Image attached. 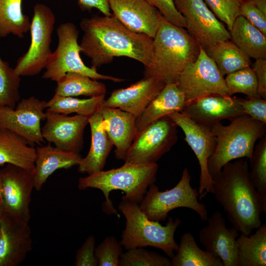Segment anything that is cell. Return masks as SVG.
<instances>
[{
	"label": "cell",
	"mask_w": 266,
	"mask_h": 266,
	"mask_svg": "<svg viewBox=\"0 0 266 266\" xmlns=\"http://www.w3.org/2000/svg\"><path fill=\"white\" fill-rule=\"evenodd\" d=\"M83 35L81 52L97 69L114 58L127 57L142 63L145 70L153 62V38L131 31L113 14L83 18L80 23Z\"/></svg>",
	"instance_id": "obj_1"
},
{
	"label": "cell",
	"mask_w": 266,
	"mask_h": 266,
	"mask_svg": "<svg viewBox=\"0 0 266 266\" xmlns=\"http://www.w3.org/2000/svg\"><path fill=\"white\" fill-rule=\"evenodd\" d=\"M213 194L223 207L232 227L246 235L261 225L262 213H266L264 201L254 186L246 160L228 162L212 178Z\"/></svg>",
	"instance_id": "obj_2"
},
{
	"label": "cell",
	"mask_w": 266,
	"mask_h": 266,
	"mask_svg": "<svg viewBox=\"0 0 266 266\" xmlns=\"http://www.w3.org/2000/svg\"><path fill=\"white\" fill-rule=\"evenodd\" d=\"M200 46L185 28L162 16L153 38V62L144 76H155L166 84L177 83L180 74L198 58Z\"/></svg>",
	"instance_id": "obj_3"
},
{
	"label": "cell",
	"mask_w": 266,
	"mask_h": 266,
	"mask_svg": "<svg viewBox=\"0 0 266 266\" xmlns=\"http://www.w3.org/2000/svg\"><path fill=\"white\" fill-rule=\"evenodd\" d=\"M158 170L157 163L143 164L125 163L122 166L108 170H100L80 177L78 188L80 190L95 188L103 194L105 200L102 210L106 214L120 215L109 199L113 190H121L125 194L122 199L138 204L142 200L149 186L154 183Z\"/></svg>",
	"instance_id": "obj_4"
},
{
	"label": "cell",
	"mask_w": 266,
	"mask_h": 266,
	"mask_svg": "<svg viewBox=\"0 0 266 266\" xmlns=\"http://www.w3.org/2000/svg\"><path fill=\"white\" fill-rule=\"evenodd\" d=\"M230 121L227 126L220 122L211 127L216 141L215 150L208 162L212 178L228 162L244 157L250 159L256 142L266 135V124L247 114Z\"/></svg>",
	"instance_id": "obj_5"
},
{
	"label": "cell",
	"mask_w": 266,
	"mask_h": 266,
	"mask_svg": "<svg viewBox=\"0 0 266 266\" xmlns=\"http://www.w3.org/2000/svg\"><path fill=\"white\" fill-rule=\"evenodd\" d=\"M118 209L126 220L119 242L125 249L152 246L162 250L170 258L174 256L178 247L174 233L181 223L179 218L168 217L166 225L163 226L159 222L149 220L140 210L139 204L122 199Z\"/></svg>",
	"instance_id": "obj_6"
},
{
	"label": "cell",
	"mask_w": 266,
	"mask_h": 266,
	"mask_svg": "<svg viewBox=\"0 0 266 266\" xmlns=\"http://www.w3.org/2000/svg\"><path fill=\"white\" fill-rule=\"evenodd\" d=\"M191 180L189 171L185 167L178 183L170 189L160 191L155 183L151 184L139 204L140 210L149 220L159 222L165 220L172 210L185 207L194 210L202 221H206V207L198 200V190L191 186Z\"/></svg>",
	"instance_id": "obj_7"
},
{
	"label": "cell",
	"mask_w": 266,
	"mask_h": 266,
	"mask_svg": "<svg viewBox=\"0 0 266 266\" xmlns=\"http://www.w3.org/2000/svg\"><path fill=\"white\" fill-rule=\"evenodd\" d=\"M56 33L58 44L48 61L43 78L57 83L67 73L75 72L97 80H108L116 82L124 81L122 78L101 74L96 69L84 64L80 56L81 49L78 42L79 31L73 23H62Z\"/></svg>",
	"instance_id": "obj_8"
},
{
	"label": "cell",
	"mask_w": 266,
	"mask_h": 266,
	"mask_svg": "<svg viewBox=\"0 0 266 266\" xmlns=\"http://www.w3.org/2000/svg\"><path fill=\"white\" fill-rule=\"evenodd\" d=\"M56 17L47 5L37 3L33 8L31 21V43L29 47L17 61L14 70L20 76H33L45 68L52 53V35Z\"/></svg>",
	"instance_id": "obj_9"
},
{
	"label": "cell",
	"mask_w": 266,
	"mask_h": 266,
	"mask_svg": "<svg viewBox=\"0 0 266 266\" xmlns=\"http://www.w3.org/2000/svg\"><path fill=\"white\" fill-rule=\"evenodd\" d=\"M177 127L168 116L150 123L137 133L124 160L125 163H156L176 143Z\"/></svg>",
	"instance_id": "obj_10"
},
{
	"label": "cell",
	"mask_w": 266,
	"mask_h": 266,
	"mask_svg": "<svg viewBox=\"0 0 266 266\" xmlns=\"http://www.w3.org/2000/svg\"><path fill=\"white\" fill-rule=\"evenodd\" d=\"M176 84L185 104L210 95L229 96L224 76L201 46L197 59L184 68Z\"/></svg>",
	"instance_id": "obj_11"
},
{
	"label": "cell",
	"mask_w": 266,
	"mask_h": 266,
	"mask_svg": "<svg viewBox=\"0 0 266 266\" xmlns=\"http://www.w3.org/2000/svg\"><path fill=\"white\" fill-rule=\"evenodd\" d=\"M184 132L185 139L195 153L200 167L198 192L200 200L207 193H213V180L208 169V162L216 146L211 127L197 123L181 112L168 114Z\"/></svg>",
	"instance_id": "obj_12"
},
{
	"label": "cell",
	"mask_w": 266,
	"mask_h": 266,
	"mask_svg": "<svg viewBox=\"0 0 266 266\" xmlns=\"http://www.w3.org/2000/svg\"><path fill=\"white\" fill-rule=\"evenodd\" d=\"M0 171L4 214L18 222L29 224L31 196L34 189L33 174L11 164H7Z\"/></svg>",
	"instance_id": "obj_13"
},
{
	"label": "cell",
	"mask_w": 266,
	"mask_h": 266,
	"mask_svg": "<svg viewBox=\"0 0 266 266\" xmlns=\"http://www.w3.org/2000/svg\"><path fill=\"white\" fill-rule=\"evenodd\" d=\"M184 17L188 32L205 48L230 39L229 30L213 14L203 0H173Z\"/></svg>",
	"instance_id": "obj_14"
},
{
	"label": "cell",
	"mask_w": 266,
	"mask_h": 266,
	"mask_svg": "<svg viewBox=\"0 0 266 266\" xmlns=\"http://www.w3.org/2000/svg\"><path fill=\"white\" fill-rule=\"evenodd\" d=\"M46 102L31 96L19 100L15 108L0 107V128L19 134L33 145H41L45 142L41 122L46 119Z\"/></svg>",
	"instance_id": "obj_15"
},
{
	"label": "cell",
	"mask_w": 266,
	"mask_h": 266,
	"mask_svg": "<svg viewBox=\"0 0 266 266\" xmlns=\"http://www.w3.org/2000/svg\"><path fill=\"white\" fill-rule=\"evenodd\" d=\"M45 112V123L41 128L44 140L62 150L79 154L89 118L78 114L70 116L46 110Z\"/></svg>",
	"instance_id": "obj_16"
},
{
	"label": "cell",
	"mask_w": 266,
	"mask_h": 266,
	"mask_svg": "<svg viewBox=\"0 0 266 266\" xmlns=\"http://www.w3.org/2000/svg\"><path fill=\"white\" fill-rule=\"evenodd\" d=\"M199 232L200 242L205 250L219 258L224 266H238L236 238L239 232L228 228L222 214L216 211Z\"/></svg>",
	"instance_id": "obj_17"
},
{
	"label": "cell",
	"mask_w": 266,
	"mask_h": 266,
	"mask_svg": "<svg viewBox=\"0 0 266 266\" xmlns=\"http://www.w3.org/2000/svg\"><path fill=\"white\" fill-rule=\"evenodd\" d=\"M166 84L155 76H144L125 88L114 90L101 106L117 108L137 118Z\"/></svg>",
	"instance_id": "obj_18"
},
{
	"label": "cell",
	"mask_w": 266,
	"mask_h": 266,
	"mask_svg": "<svg viewBox=\"0 0 266 266\" xmlns=\"http://www.w3.org/2000/svg\"><path fill=\"white\" fill-rule=\"evenodd\" d=\"M181 112L195 122L211 127L224 119L245 115L235 97L210 95L186 103Z\"/></svg>",
	"instance_id": "obj_19"
},
{
	"label": "cell",
	"mask_w": 266,
	"mask_h": 266,
	"mask_svg": "<svg viewBox=\"0 0 266 266\" xmlns=\"http://www.w3.org/2000/svg\"><path fill=\"white\" fill-rule=\"evenodd\" d=\"M113 15L132 31L153 38L162 15L146 0H109Z\"/></svg>",
	"instance_id": "obj_20"
},
{
	"label": "cell",
	"mask_w": 266,
	"mask_h": 266,
	"mask_svg": "<svg viewBox=\"0 0 266 266\" xmlns=\"http://www.w3.org/2000/svg\"><path fill=\"white\" fill-rule=\"evenodd\" d=\"M29 224L18 222L4 214L0 223V266H17L32 250Z\"/></svg>",
	"instance_id": "obj_21"
},
{
	"label": "cell",
	"mask_w": 266,
	"mask_h": 266,
	"mask_svg": "<svg viewBox=\"0 0 266 266\" xmlns=\"http://www.w3.org/2000/svg\"><path fill=\"white\" fill-rule=\"evenodd\" d=\"M99 111L103 118L105 130L116 147V158L124 161L137 133L136 118L131 114L117 108L101 105Z\"/></svg>",
	"instance_id": "obj_22"
},
{
	"label": "cell",
	"mask_w": 266,
	"mask_h": 266,
	"mask_svg": "<svg viewBox=\"0 0 266 266\" xmlns=\"http://www.w3.org/2000/svg\"><path fill=\"white\" fill-rule=\"evenodd\" d=\"M81 158L79 154L62 150L50 144L39 145L35 148L33 173L34 189L40 191L48 178L56 170L78 166Z\"/></svg>",
	"instance_id": "obj_23"
},
{
	"label": "cell",
	"mask_w": 266,
	"mask_h": 266,
	"mask_svg": "<svg viewBox=\"0 0 266 266\" xmlns=\"http://www.w3.org/2000/svg\"><path fill=\"white\" fill-rule=\"evenodd\" d=\"M91 132V143L87 155L82 158L78 171L88 175L103 170L113 146L103 125V118L99 110L89 117Z\"/></svg>",
	"instance_id": "obj_24"
},
{
	"label": "cell",
	"mask_w": 266,
	"mask_h": 266,
	"mask_svg": "<svg viewBox=\"0 0 266 266\" xmlns=\"http://www.w3.org/2000/svg\"><path fill=\"white\" fill-rule=\"evenodd\" d=\"M185 104L184 95L177 84H166L136 119L137 133L162 117L173 112H181Z\"/></svg>",
	"instance_id": "obj_25"
},
{
	"label": "cell",
	"mask_w": 266,
	"mask_h": 266,
	"mask_svg": "<svg viewBox=\"0 0 266 266\" xmlns=\"http://www.w3.org/2000/svg\"><path fill=\"white\" fill-rule=\"evenodd\" d=\"M35 157V148L26 139L9 130L0 128V166L13 165L33 174Z\"/></svg>",
	"instance_id": "obj_26"
},
{
	"label": "cell",
	"mask_w": 266,
	"mask_h": 266,
	"mask_svg": "<svg viewBox=\"0 0 266 266\" xmlns=\"http://www.w3.org/2000/svg\"><path fill=\"white\" fill-rule=\"evenodd\" d=\"M229 31L230 39L249 58L266 59V35L241 15Z\"/></svg>",
	"instance_id": "obj_27"
},
{
	"label": "cell",
	"mask_w": 266,
	"mask_h": 266,
	"mask_svg": "<svg viewBox=\"0 0 266 266\" xmlns=\"http://www.w3.org/2000/svg\"><path fill=\"white\" fill-rule=\"evenodd\" d=\"M204 49L223 76L252 65L250 58L230 39L216 42Z\"/></svg>",
	"instance_id": "obj_28"
},
{
	"label": "cell",
	"mask_w": 266,
	"mask_h": 266,
	"mask_svg": "<svg viewBox=\"0 0 266 266\" xmlns=\"http://www.w3.org/2000/svg\"><path fill=\"white\" fill-rule=\"evenodd\" d=\"M238 266H266V225H261L255 233H240L236 238Z\"/></svg>",
	"instance_id": "obj_29"
},
{
	"label": "cell",
	"mask_w": 266,
	"mask_h": 266,
	"mask_svg": "<svg viewBox=\"0 0 266 266\" xmlns=\"http://www.w3.org/2000/svg\"><path fill=\"white\" fill-rule=\"evenodd\" d=\"M176 252L171 258V266H224L219 258L200 248L189 232L181 236Z\"/></svg>",
	"instance_id": "obj_30"
},
{
	"label": "cell",
	"mask_w": 266,
	"mask_h": 266,
	"mask_svg": "<svg viewBox=\"0 0 266 266\" xmlns=\"http://www.w3.org/2000/svg\"><path fill=\"white\" fill-rule=\"evenodd\" d=\"M23 0H0V38L12 34L23 38L31 21L22 9Z\"/></svg>",
	"instance_id": "obj_31"
},
{
	"label": "cell",
	"mask_w": 266,
	"mask_h": 266,
	"mask_svg": "<svg viewBox=\"0 0 266 266\" xmlns=\"http://www.w3.org/2000/svg\"><path fill=\"white\" fill-rule=\"evenodd\" d=\"M106 86L85 75L67 73L57 83L55 94L64 97L85 96L94 97L105 95Z\"/></svg>",
	"instance_id": "obj_32"
},
{
	"label": "cell",
	"mask_w": 266,
	"mask_h": 266,
	"mask_svg": "<svg viewBox=\"0 0 266 266\" xmlns=\"http://www.w3.org/2000/svg\"><path fill=\"white\" fill-rule=\"evenodd\" d=\"M105 99V95L81 99L73 97H64L55 94L45 104L46 111L68 115L90 117L98 111Z\"/></svg>",
	"instance_id": "obj_33"
},
{
	"label": "cell",
	"mask_w": 266,
	"mask_h": 266,
	"mask_svg": "<svg viewBox=\"0 0 266 266\" xmlns=\"http://www.w3.org/2000/svg\"><path fill=\"white\" fill-rule=\"evenodd\" d=\"M21 76L0 55V107L15 108L20 100Z\"/></svg>",
	"instance_id": "obj_34"
},
{
	"label": "cell",
	"mask_w": 266,
	"mask_h": 266,
	"mask_svg": "<svg viewBox=\"0 0 266 266\" xmlns=\"http://www.w3.org/2000/svg\"><path fill=\"white\" fill-rule=\"evenodd\" d=\"M250 161L251 181L263 200L266 201V135L259 139Z\"/></svg>",
	"instance_id": "obj_35"
},
{
	"label": "cell",
	"mask_w": 266,
	"mask_h": 266,
	"mask_svg": "<svg viewBox=\"0 0 266 266\" xmlns=\"http://www.w3.org/2000/svg\"><path fill=\"white\" fill-rule=\"evenodd\" d=\"M225 80L230 96L241 93L247 98H260L257 78L251 66L227 75Z\"/></svg>",
	"instance_id": "obj_36"
},
{
	"label": "cell",
	"mask_w": 266,
	"mask_h": 266,
	"mask_svg": "<svg viewBox=\"0 0 266 266\" xmlns=\"http://www.w3.org/2000/svg\"><path fill=\"white\" fill-rule=\"evenodd\" d=\"M121 254L119 266H171V260L155 252L139 247Z\"/></svg>",
	"instance_id": "obj_37"
},
{
	"label": "cell",
	"mask_w": 266,
	"mask_h": 266,
	"mask_svg": "<svg viewBox=\"0 0 266 266\" xmlns=\"http://www.w3.org/2000/svg\"><path fill=\"white\" fill-rule=\"evenodd\" d=\"M209 9L230 31L236 18L240 15V6L243 0H203Z\"/></svg>",
	"instance_id": "obj_38"
},
{
	"label": "cell",
	"mask_w": 266,
	"mask_h": 266,
	"mask_svg": "<svg viewBox=\"0 0 266 266\" xmlns=\"http://www.w3.org/2000/svg\"><path fill=\"white\" fill-rule=\"evenodd\" d=\"M122 246L113 236H108L95 248L98 266H119Z\"/></svg>",
	"instance_id": "obj_39"
},
{
	"label": "cell",
	"mask_w": 266,
	"mask_h": 266,
	"mask_svg": "<svg viewBox=\"0 0 266 266\" xmlns=\"http://www.w3.org/2000/svg\"><path fill=\"white\" fill-rule=\"evenodd\" d=\"M156 8L168 22L178 27L186 28L185 20L177 10L173 0H146Z\"/></svg>",
	"instance_id": "obj_40"
},
{
	"label": "cell",
	"mask_w": 266,
	"mask_h": 266,
	"mask_svg": "<svg viewBox=\"0 0 266 266\" xmlns=\"http://www.w3.org/2000/svg\"><path fill=\"white\" fill-rule=\"evenodd\" d=\"M240 15L266 35V14L253 3L251 0H243L240 6Z\"/></svg>",
	"instance_id": "obj_41"
},
{
	"label": "cell",
	"mask_w": 266,
	"mask_h": 266,
	"mask_svg": "<svg viewBox=\"0 0 266 266\" xmlns=\"http://www.w3.org/2000/svg\"><path fill=\"white\" fill-rule=\"evenodd\" d=\"M244 113L266 124V100L261 98H238Z\"/></svg>",
	"instance_id": "obj_42"
},
{
	"label": "cell",
	"mask_w": 266,
	"mask_h": 266,
	"mask_svg": "<svg viewBox=\"0 0 266 266\" xmlns=\"http://www.w3.org/2000/svg\"><path fill=\"white\" fill-rule=\"evenodd\" d=\"M96 239L94 235L89 236L77 250L74 265L75 266H97L95 256Z\"/></svg>",
	"instance_id": "obj_43"
},
{
	"label": "cell",
	"mask_w": 266,
	"mask_h": 266,
	"mask_svg": "<svg viewBox=\"0 0 266 266\" xmlns=\"http://www.w3.org/2000/svg\"><path fill=\"white\" fill-rule=\"evenodd\" d=\"M258 82V91L261 98H266V59L255 60L252 65Z\"/></svg>",
	"instance_id": "obj_44"
},
{
	"label": "cell",
	"mask_w": 266,
	"mask_h": 266,
	"mask_svg": "<svg viewBox=\"0 0 266 266\" xmlns=\"http://www.w3.org/2000/svg\"><path fill=\"white\" fill-rule=\"evenodd\" d=\"M78 4L83 10L91 11L92 8H95L105 16L112 15L109 0H78Z\"/></svg>",
	"instance_id": "obj_45"
},
{
	"label": "cell",
	"mask_w": 266,
	"mask_h": 266,
	"mask_svg": "<svg viewBox=\"0 0 266 266\" xmlns=\"http://www.w3.org/2000/svg\"><path fill=\"white\" fill-rule=\"evenodd\" d=\"M256 6L266 14V0H251Z\"/></svg>",
	"instance_id": "obj_46"
},
{
	"label": "cell",
	"mask_w": 266,
	"mask_h": 266,
	"mask_svg": "<svg viewBox=\"0 0 266 266\" xmlns=\"http://www.w3.org/2000/svg\"><path fill=\"white\" fill-rule=\"evenodd\" d=\"M2 180L1 175L0 171V204H2Z\"/></svg>",
	"instance_id": "obj_47"
},
{
	"label": "cell",
	"mask_w": 266,
	"mask_h": 266,
	"mask_svg": "<svg viewBox=\"0 0 266 266\" xmlns=\"http://www.w3.org/2000/svg\"><path fill=\"white\" fill-rule=\"evenodd\" d=\"M4 214V211L2 204H0V223Z\"/></svg>",
	"instance_id": "obj_48"
}]
</instances>
